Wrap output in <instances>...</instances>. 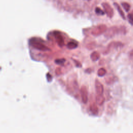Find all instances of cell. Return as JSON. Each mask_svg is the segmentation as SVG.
<instances>
[{"mask_svg":"<svg viewBox=\"0 0 133 133\" xmlns=\"http://www.w3.org/2000/svg\"><path fill=\"white\" fill-rule=\"evenodd\" d=\"M96 103L98 105L101 106L102 105L105 101V98L102 95H97L96 96Z\"/></svg>","mask_w":133,"mask_h":133,"instance_id":"ba28073f","label":"cell"},{"mask_svg":"<svg viewBox=\"0 0 133 133\" xmlns=\"http://www.w3.org/2000/svg\"><path fill=\"white\" fill-rule=\"evenodd\" d=\"M81 95L83 102L86 103L88 100V95L87 90L85 87H83L81 89Z\"/></svg>","mask_w":133,"mask_h":133,"instance_id":"52a82bcc","label":"cell"},{"mask_svg":"<svg viewBox=\"0 0 133 133\" xmlns=\"http://www.w3.org/2000/svg\"><path fill=\"white\" fill-rule=\"evenodd\" d=\"M107 26L106 25L101 24L96 26L92 31L91 33L95 36H98L101 34L104 33L107 30Z\"/></svg>","mask_w":133,"mask_h":133,"instance_id":"3957f363","label":"cell"},{"mask_svg":"<svg viewBox=\"0 0 133 133\" xmlns=\"http://www.w3.org/2000/svg\"><path fill=\"white\" fill-rule=\"evenodd\" d=\"M113 5H114V6H115V7L116 8V9H117V10L118 12L119 13L120 16L123 19L125 20V19H126V17H125V14H124V12H123V11L122 9L121 8V6H119V5L118 3H117L116 2H114V3H113Z\"/></svg>","mask_w":133,"mask_h":133,"instance_id":"8992f818","label":"cell"},{"mask_svg":"<svg viewBox=\"0 0 133 133\" xmlns=\"http://www.w3.org/2000/svg\"><path fill=\"white\" fill-rule=\"evenodd\" d=\"M128 57H129V59L133 61V49L131 50L129 52V54H128Z\"/></svg>","mask_w":133,"mask_h":133,"instance_id":"e0dca14e","label":"cell"},{"mask_svg":"<svg viewBox=\"0 0 133 133\" xmlns=\"http://www.w3.org/2000/svg\"><path fill=\"white\" fill-rule=\"evenodd\" d=\"M107 73V71L104 68H100L99 69H98V71H97V74L98 76L99 77H102L104 75H105Z\"/></svg>","mask_w":133,"mask_h":133,"instance_id":"7c38bea8","label":"cell"},{"mask_svg":"<svg viewBox=\"0 0 133 133\" xmlns=\"http://www.w3.org/2000/svg\"><path fill=\"white\" fill-rule=\"evenodd\" d=\"M90 110L93 114L96 115L99 113V109L96 103H92L90 106Z\"/></svg>","mask_w":133,"mask_h":133,"instance_id":"30bf717a","label":"cell"},{"mask_svg":"<svg viewBox=\"0 0 133 133\" xmlns=\"http://www.w3.org/2000/svg\"><path fill=\"white\" fill-rule=\"evenodd\" d=\"M116 77L115 76H109V77H107V78H105V83L108 84V85H111V84H113L115 81H116Z\"/></svg>","mask_w":133,"mask_h":133,"instance_id":"8fae6325","label":"cell"},{"mask_svg":"<svg viewBox=\"0 0 133 133\" xmlns=\"http://www.w3.org/2000/svg\"><path fill=\"white\" fill-rule=\"evenodd\" d=\"M95 87L97 95H102L103 93L104 89L102 83L98 80H95Z\"/></svg>","mask_w":133,"mask_h":133,"instance_id":"5b68a950","label":"cell"},{"mask_svg":"<svg viewBox=\"0 0 133 133\" xmlns=\"http://www.w3.org/2000/svg\"><path fill=\"white\" fill-rule=\"evenodd\" d=\"M127 18L129 23L131 25H133V10L127 15Z\"/></svg>","mask_w":133,"mask_h":133,"instance_id":"9a60e30c","label":"cell"},{"mask_svg":"<svg viewBox=\"0 0 133 133\" xmlns=\"http://www.w3.org/2000/svg\"><path fill=\"white\" fill-rule=\"evenodd\" d=\"M95 11L96 14L99 16H103L105 14L104 11H103L102 9H101L100 7H96Z\"/></svg>","mask_w":133,"mask_h":133,"instance_id":"5bb4252c","label":"cell"},{"mask_svg":"<svg viewBox=\"0 0 133 133\" xmlns=\"http://www.w3.org/2000/svg\"><path fill=\"white\" fill-rule=\"evenodd\" d=\"M121 5L126 12H128L130 10V5L128 3H127V2H122L121 3Z\"/></svg>","mask_w":133,"mask_h":133,"instance_id":"4fadbf2b","label":"cell"},{"mask_svg":"<svg viewBox=\"0 0 133 133\" xmlns=\"http://www.w3.org/2000/svg\"><path fill=\"white\" fill-rule=\"evenodd\" d=\"M100 54L96 51H95L92 52L90 55V58L92 61H96L100 58Z\"/></svg>","mask_w":133,"mask_h":133,"instance_id":"9c48e42d","label":"cell"},{"mask_svg":"<svg viewBox=\"0 0 133 133\" xmlns=\"http://www.w3.org/2000/svg\"><path fill=\"white\" fill-rule=\"evenodd\" d=\"M124 46V44L121 42L118 41H112L110 42L107 46V47L103 51V54L107 55L112 51L117 49L118 48H121Z\"/></svg>","mask_w":133,"mask_h":133,"instance_id":"7a4b0ae2","label":"cell"},{"mask_svg":"<svg viewBox=\"0 0 133 133\" xmlns=\"http://www.w3.org/2000/svg\"><path fill=\"white\" fill-rule=\"evenodd\" d=\"M77 46V44L74 42H70L68 44V47L70 48H75Z\"/></svg>","mask_w":133,"mask_h":133,"instance_id":"2e32d148","label":"cell"},{"mask_svg":"<svg viewBox=\"0 0 133 133\" xmlns=\"http://www.w3.org/2000/svg\"><path fill=\"white\" fill-rule=\"evenodd\" d=\"M101 5L107 16L110 18H112L114 15V10L111 6L107 2H103Z\"/></svg>","mask_w":133,"mask_h":133,"instance_id":"277c9868","label":"cell"},{"mask_svg":"<svg viewBox=\"0 0 133 133\" xmlns=\"http://www.w3.org/2000/svg\"><path fill=\"white\" fill-rule=\"evenodd\" d=\"M85 1H90V0H85Z\"/></svg>","mask_w":133,"mask_h":133,"instance_id":"ac0fdd59","label":"cell"},{"mask_svg":"<svg viewBox=\"0 0 133 133\" xmlns=\"http://www.w3.org/2000/svg\"><path fill=\"white\" fill-rule=\"evenodd\" d=\"M126 33V28L124 26H112L107 29L104 33V36L107 38H112L117 34H125Z\"/></svg>","mask_w":133,"mask_h":133,"instance_id":"6da1fadb","label":"cell"}]
</instances>
